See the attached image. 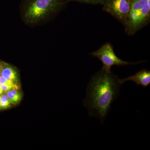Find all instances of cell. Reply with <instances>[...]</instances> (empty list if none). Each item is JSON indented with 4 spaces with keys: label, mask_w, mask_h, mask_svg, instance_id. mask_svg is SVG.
<instances>
[{
    "label": "cell",
    "mask_w": 150,
    "mask_h": 150,
    "mask_svg": "<svg viewBox=\"0 0 150 150\" xmlns=\"http://www.w3.org/2000/svg\"><path fill=\"white\" fill-rule=\"evenodd\" d=\"M121 85L119 78L111 71L102 68L96 73L89 82L83 100L89 116L99 118L103 123L111 104L119 96Z\"/></svg>",
    "instance_id": "1"
},
{
    "label": "cell",
    "mask_w": 150,
    "mask_h": 150,
    "mask_svg": "<svg viewBox=\"0 0 150 150\" xmlns=\"http://www.w3.org/2000/svg\"><path fill=\"white\" fill-rule=\"evenodd\" d=\"M68 3L67 0H22L21 16L28 26L41 25L55 17Z\"/></svg>",
    "instance_id": "2"
},
{
    "label": "cell",
    "mask_w": 150,
    "mask_h": 150,
    "mask_svg": "<svg viewBox=\"0 0 150 150\" xmlns=\"http://www.w3.org/2000/svg\"><path fill=\"white\" fill-rule=\"evenodd\" d=\"M150 20V0H131L130 8L125 24V31L134 35L149 24Z\"/></svg>",
    "instance_id": "3"
},
{
    "label": "cell",
    "mask_w": 150,
    "mask_h": 150,
    "mask_svg": "<svg viewBox=\"0 0 150 150\" xmlns=\"http://www.w3.org/2000/svg\"><path fill=\"white\" fill-rule=\"evenodd\" d=\"M90 54L99 59L103 65L102 68L107 71H111V67L113 66L120 67L137 64L145 62H129L122 60L116 56L113 46L109 42L105 43L98 50L91 53Z\"/></svg>",
    "instance_id": "4"
},
{
    "label": "cell",
    "mask_w": 150,
    "mask_h": 150,
    "mask_svg": "<svg viewBox=\"0 0 150 150\" xmlns=\"http://www.w3.org/2000/svg\"><path fill=\"white\" fill-rule=\"evenodd\" d=\"M131 0H106L103 10L124 25L130 10Z\"/></svg>",
    "instance_id": "5"
},
{
    "label": "cell",
    "mask_w": 150,
    "mask_h": 150,
    "mask_svg": "<svg viewBox=\"0 0 150 150\" xmlns=\"http://www.w3.org/2000/svg\"><path fill=\"white\" fill-rule=\"evenodd\" d=\"M127 81H132L137 86H141L144 88L147 87L150 85V71L143 69L133 76L123 79H119V82L121 85Z\"/></svg>",
    "instance_id": "6"
},
{
    "label": "cell",
    "mask_w": 150,
    "mask_h": 150,
    "mask_svg": "<svg viewBox=\"0 0 150 150\" xmlns=\"http://www.w3.org/2000/svg\"><path fill=\"white\" fill-rule=\"evenodd\" d=\"M0 75L4 77L7 79L18 82L19 75L16 69L11 65L2 62V69L0 71Z\"/></svg>",
    "instance_id": "7"
},
{
    "label": "cell",
    "mask_w": 150,
    "mask_h": 150,
    "mask_svg": "<svg viewBox=\"0 0 150 150\" xmlns=\"http://www.w3.org/2000/svg\"><path fill=\"white\" fill-rule=\"evenodd\" d=\"M12 104H16L20 102L22 98V95L18 89H13L6 93Z\"/></svg>",
    "instance_id": "8"
},
{
    "label": "cell",
    "mask_w": 150,
    "mask_h": 150,
    "mask_svg": "<svg viewBox=\"0 0 150 150\" xmlns=\"http://www.w3.org/2000/svg\"><path fill=\"white\" fill-rule=\"evenodd\" d=\"M1 109H6L11 106L12 103L6 93H3L1 95Z\"/></svg>",
    "instance_id": "9"
},
{
    "label": "cell",
    "mask_w": 150,
    "mask_h": 150,
    "mask_svg": "<svg viewBox=\"0 0 150 150\" xmlns=\"http://www.w3.org/2000/svg\"><path fill=\"white\" fill-rule=\"evenodd\" d=\"M67 2L71 1L78 2L84 4L92 5H103L106 0H67Z\"/></svg>",
    "instance_id": "10"
},
{
    "label": "cell",
    "mask_w": 150,
    "mask_h": 150,
    "mask_svg": "<svg viewBox=\"0 0 150 150\" xmlns=\"http://www.w3.org/2000/svg\"><path fill=\"white\" fill-rule=\"evenodd\" d=\"M13 89H18V85H11L0 84V89L3 92V93H6Z\"/></svg>",
    "instance_id": "11"
},
{
    "label": "cell",
    "mask_w": 150,
    "mask_h": 150,
    "mask_svg": "<svg viewBox=\"0 0 150 150\" xmlns=\"http://www.w3.org/2000/svg\"><path fill=\"white\" fill-rule=\"evenodd\" d=\"M18 83L16 82L7 79L4 77L0 75V84H7L11 85H18Z\"/></svg>",
    "instance_id": "12"
},
{
    "label": "cell",
    "mask_w": 150,
    "mask_h": 150,
    "mask_svg": "<svg viewBox=\"0 0 150 150\" xmlns=\"http://www.w3.org/2000/svg\"><path fill=\"white\" fill-rule=\"evenodd\" d=\"M2 62L1 61H0V71L2 69Z\"/></svg>",
    "instance_id": "13"
},
{
    "label": "cell",
    "mask_w": 150,
    "mask_h": 150,
    "mask_svg": "<svg viewBox=\"0 0 150 150\" xmlns=\"http://www.w3.org/2000/svg\"><path fill=\"white\" fill-rule=\"evenodd\" d=\"M3 93V92L1 91V90L0 89V96Z\"/></svg>",
    "instance_id": "14"
},
{
    "label": "cell",
    "mask_w": 150,
    "mask_h": 150,
    "mask_svg": "<svg viewBox=\"0 0 150 150\" xmlns=\"http://www.w3.org/2000/svg\"><path fill=\"white\" fill-rule=\"evenodd\" d=\"M1 96H0V110L1 109Z\"/></svg>",
    "instance_id": "15"
}]
</instances>
